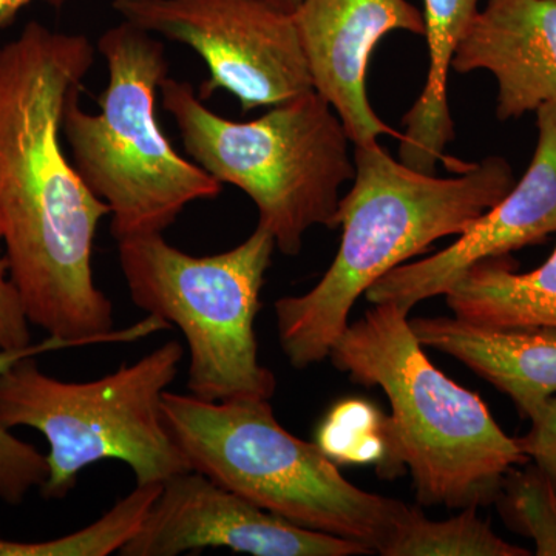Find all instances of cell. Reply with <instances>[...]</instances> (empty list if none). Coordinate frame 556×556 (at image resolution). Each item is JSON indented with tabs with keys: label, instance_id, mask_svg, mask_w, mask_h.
I'll return each instance as SVG.
<instances>
[{
	"label": "cell",
	"instance_id": "6da1fadb",
	"mask_svg": "<svg viewBox=\"0 0 556 556\" xmlns=\"http://www.w3.org/2000/svg\"><path fill=\"white\" fill-rule=\"evenodd\" d=\"M93 62L87 36L36 21L0 47V241L30 324L83 346L170 328L148 316L116 331L113 303L94 283V237L110 211L61 144L65 105Z\"/></svg>",
	"mask_w": 556,
	"mask_h": 556
},
{
	"label": "cell",
	"instance_id": "7a4b0ae2",
	"mask_svg": "<svg viewBox=\"0 0 556 556\" xmlns=\"http://www.w3.org/2000/svg\"><path fill=\"white\" fill-rule=\"evenodd\" d=\"M353 160L354 185L339 203L342 241L334 262L306 294L276 302L280 346L298 369L329 356L354 303L379 278L434 241L466 232L515 186L501 156L452 178L412 169L378 141L354 146Z\"/></svg>",
	"mask_w": 556,
	"mask_h": 556
},
{
	"label": "cell",
	"instance_id": "3957f363",
	"mask_svg": "<svg viewBox=\"0 0 556 556\" xmlns=\"http://www.w3.org/2000/svg\"><path fill=\"white\" fill-rule=\"evenodd\" d=\"M408 314L394 303L372 306L348 325L328 357L354 382L382 388L390 401L383 477L393 473V463L405 464L424 506H485L508 471L529 457L478 394L431 364Z\"/></svg>",
	"mask_w": 556,
	"mask_h": 556
},
{
	"label": "cell",
	"instance_id": "277c9868",
	"mask_svg": "<svg viewBox=\"0 0 556 556\" xmlns=\"http://www.w3.org/2000/svg\"><path fill=\"white\" fill-rule=\"evenodd\" d=\"M163 415L192 470L303 529L379 554L407 508L351 484L317 444L278 424L268 399L208 402L166 391Z\"/></svg>",
	"mask_w": 556,
	"mask_h": 556
},
{
	"label": "cell",
	"instance_id": "5b68a950",
	"mask_svg": "<svg viewBox=\"0 0 556 556\" xmlns=\"http://www.w3.org/2000/svg\"><path fill=\"white\" fill-rule=\"evenodd\" d=\"M160 94L186 153L254 201L281 254L299 255L314 226L339 228L340 188L356 167L342 121L316 90L248 123L212 112L188 80L167 76Z\"/></svg>",
	"mask_w": 556,
	"mask_h": 556
},
{
	"label": "cell",
	"instance_id": "8992f818",
	"mask_svg": "<svg viewBox=\"0 0 556 556\" xmlns=\"http://www.w3.org/2000/svg\"><path fill=\"white\" fill-rule=\"evenodd\" d=\"M98 51L108 67L100 113L70 97L62 119L73 166L109 206L116 241L163 233L189 204L217 199L223 185L179 155L161 130L155 102L169 76L164 43L123 21L104 31Z\"/></svg>",
	"mask_w": 556,
	"mask_h": 556
},
{
	"label": "cell",
	"instance_id": "52a82bcc",
	"mask_svg": "<svg viewBox=\"0 0 556 556\" xmlns=\"http://www.w3.org/2000/svg\"><path fill=\"white\" fill-rule=\"evenodd\" d=\"M185 350L169 340L152 353L89 382L46 375L25 357L0 375V424L38 430L49 442L46 500H64L80 471L105 459L126 464L137 485L163 484L192 470L163 415Z\"/></svg>",
	"mask_w": 556,
	"mask_h": 556
},
{
	"label": "cell",
	"instance_id": "ba28073f",
	"mask_svg": "<svg viewBox=\"0 0 556 556\" xmlns=\"http://www.w3.org/2000/svg\"><path fill=\"white\" fill-rule=\"evenodd\" d=\"M276 240L257 225L243 243L193 257L163 233L118 241L131 302L181 329L189 346L188 388L208 402L274 396L277 380L258 358L255 317Z\"/></svg>",
	"mask_w": 556,
	"mask_h": 556
},
{
	"label": "cell",
	"instance_id": "9c48e42d",
	"mask_svg": "<svg viewBox=\"0 0 556 556\" xmlns=\"http://www.w3.org/2000/svg\"><path fill=\"white\" fill-rule=\"evenodd\" d=\"M112 9L203 58V101L225 90L251 112L314 90L294 17L268 0H113Z\"/></svg>",
	"mask_w": 556,
	"mask_h": 556
},
{
	"label": "cell",
	"instance_id": "30bf717a",
	"mask_svg": "<svg viewBox=\"0 0 556 556\" xmlns=\"http://www.w3.org/2000/svg\"><path fill=\"white\" fill-rule=\"evenodd\" d=\"M229 548L255 556L371 554L354 541L303 529L189 470L163 482L144 521L121 556H177Z\"/></svg>",
	"mask_w": 556,
	"mask_h": 556
},
{
	"label": "cell",
	"instance_id": "8fae6325",
	"mask_svg": "<svg viewBox=\"0 0 556 556\" xmlns=\"http://www.w3.org/2000/svg\"><path fill=\"white\" fill-rule=\"evenodd\" d=\"M538 144L525 177L500 203L475 219L444 251L391 269L365 292L372 305L394 303L412 311L445 295L457 278L486 258L540 243L556 233V108L536 110Z\"/></svg>",
	"mask_w": 556,
	"mask_h": 556
},
{
	"label": "cell",
	"instance_id": "7c38bea8",
	"mask_svg": "<svg viewBox=\"0 0 556 556\" xmlns=\"http://www.w3.org/2000/svg\"><path fill=\"white\" fill-rule=\"evenodd\" d=\"M294 17L314 90L338 113L354 146L402 134L376 115L367 97V68L391 31L426 35L422 11L408 0H303Z\"/></svg>",
	"mask_w": 556,
	"mask_h": 556
},
{
	"label": "cell",
	"instance_id": "4fadbf2b",
	"mask_svg": "<svg viewBox=\"0 0 556 556\" xmlns=\"http://www.w3.org/2000/svg\"><path fill=\"white\" fill-rule=\"evenodd\" d=\"M452 67L495 76L501 121L556 108V0H486Z\"/></svg>",
	"mask_w": 556,
	"mask_h": 556
},
{
	"label": "cell",
	"instance_id": "5bb4252c",
	"mask_svg": "<svg viewBox=\"0 0 556 556\" xmlns=\"http://www.w3.org/2000/svg\"><path fill=\"white\" fill-rule=\"evenodd\" d=\"M420 345L463 362L530 419L556 396V328L490 327L460 317L409 320Z\"/></svg>",
	"mask_w": 556,
	"mask_h": 556
},
{
	"label": "cell",
	"instance_id": "9a60e30c",
	"mask_svg": "<svg viewBox=\"0 0 556 556\" xmlns=\"http://www.w3.org/2000/svg\"><path fill=\"white\" fill-rule=\"evenodd\" d=\"M479 13V0H424V25L430 67L419 100L402 119L399 156L412 169L434 174L438 161L464 172L470 164L450 160L444 150L455 138L448 109V70L460 40Z\"/></svg>",
	"mask_w": 556,
	"mask_h": 556
},
{
	"label": "cell",
	"instance_id": "2e32d148",
	"mask_svg": "<svg viewBox=\"0 0 556 556\" xmlns=\"http://www.w3.org/2000/svg\"><path fill=\"white\" fill-rule=\"evenodd\" d=\"M456 317L490 327L556 328V248L540 268L515 273L506 257L468 268L445 292Z\"/></svg>",
	"mask_w": 556,
	"mask_h": 556
},
{
	"label": "cell",
	"instance_id": "e0dca14e",
	"mask_svg": "<svg viewBox=\"0 0 556 556\" xmlns=\"http://www.w3.org/2000/svg\"><path fill=\"white\" fill-rule=\"evenodd\" d=\"M478 507L445 521H431L415 507L405 508L387 543L383 556H530L525 547L507 543L493 532Z\"/></svg>",
	"mask_w": 556,
	"mask_h": 556
},
{
	"label": "cell",
	"instance_id": "ac0fdd59",
	"mask_svg": "<svg viewBox=\"0 0 556 556\" xmlns=\"http://www.w3.org/2000/svg\"><path fill=\"white\" fill-rule=\"evenodd\" d=\"M161 485H137L93 525L49 541H16L0 536V556H108L116 554L138 532Z\"/></svg>",
	"mask_w": 556,
	"mask_h": 556
},
{
	"label": "cell",
	"instance_id": "d6986e66",
	"mask_svg": "<svg viewBox=\"0 0 556 556\" xmlns=\"http://www.w3.org/2000/svg\"><path fill=\"white\" fill-rule=\"evenodd\" d=\"M495 501L508 529L535 543L536 556H556V486L535 464L511 468Z\"/></svg>",
	"mask_w": 556,
	"mask_h": 556
},
{
	"label": "cell",
	"instance_id": "ffe728a7",
	"mask_svg": "<svg viewBox=\"0 0 556 556\" xmlns=\"http://www.w3.org/2000/svg\"><path fill=\"white\" fill-rule=\"evenodd\" d=\"M83 346L75 340L49 338L39 345L24 350H0V375L25 357H36L50 351ZM49 475L47 457L35 445L21 441L0 424V500L9 506H20L33 489H40Z\"/></svg>",
	"mask_w": 556,
	"mask_h": 556
},
{
	"label": "cell",
	"instance_id": "44dd1931",
	"mask_svg": "<svg viewBox=\"0 0 556 556\" xmlns=\"http://www.w3.org/2000/svg\"><path fill=\"white\" fill-rule=\"evenodd\" d=\"M30 325L20 289L11 280L5 252L0 248V350L33 345Z\"/></svg>",
	"mask_w": 556,
	"mask_h": 556
},
{
	"label": "cell",
	"instance_id": "7402d4cb",
	"mask_svg": "<svg viewBox=\"0 0 556 556\" xmlns=\"http://www.w3.org/2000/svg\"><path fill=\"white\" fill-rule=\"evenodd\" d=\"M530 422V430L518 439L519 447L556 486V396L548 399Z\"/></svg>",
	"mask_w": 556,
	"mask_h": 556
},
{
	"label": "cell",
	"instance_id": "603a6c76",
	"mask_svg": "<svg viewBox=\"0 0 556 556\" xmlns=\"http://www.w3.org/2000/svg\"><path fill=\"white\" fill-rule=\"evenodd\" d=\"M31 2H35V0H0V31L10 27V25L16 21L17 14H20L25 7L30 5ZM40 2L60 10L65 3H68V0H40Z\"/></svg>",
	"mask_w": 556,
	"mask_h": 556
},
{
	"label": "cell",
	"instance_id": "cb8c5ba5",
	"mask_svg": "<svg viewBox=\"0 0 556 556\" xmlns=\"http://www.w3.org/2000/svg\"><path fill=\"white\" fill-rule=\"evenodd\" d=\"M268 2L277 10L283 11V13L294 14L303 0H268Z\"/></svg>",
	"mask_w": 556,
	"mask_h": 556
}]
</instances>
